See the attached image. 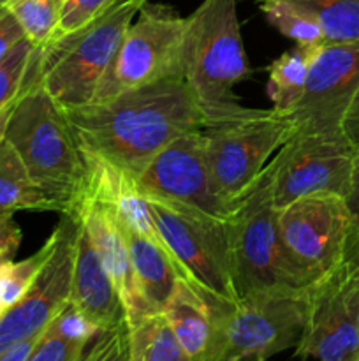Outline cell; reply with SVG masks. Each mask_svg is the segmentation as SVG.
I'll use <instances>...</instances> for the list:
<instances>
[{"mask_svg": "<svg viewBox=\"0 0 359 361\" xmlns=\"http://www.w3.org/2000/svg\"><path fill=\"white\" fill-rule=\"evenodd\" d=\"M63 111L84 157L132 178L169 143L222 118L201 104L182 76Z\"/></svg>", "mask_w": 359, "mask_h": 361, "instance_id": "6da1fadb", "label": "cell"}, {"mask_svg": "<svg viewBox=\"0 0 359 361\" xmlns=\"http://www.w3.org/2000/svg\"><path fill=\"white\" fill-rule=\"evenodd\" d=\"M6 140L55 210L76 214L88 196L90 168L65 111L34 76L14 106Z\"/></svg>", "mask_w": 359, "mask_h": 361, "instance_id": "7a4b0ae2", "label": "cell"}, {"mask_svg": "<svg viewBox=\"0 0 359 361\" xmlns=\"http://www.w3.org/2000/svg\"><path fill=\"white\" fill-rule=\"evenodd\" d=\"M225 235L238 298L252 293H303L312 286L282 242L270 162L253 185L234 201L225 219Z\"/></svg>", "mask_w": 359, "mask_h": 361, "instance_id": "3957f363", "label": "cell"}, {"mask_svg": "<svg viewBox=\"0 0 359 361\" xmlns=\"http://www.w3.org/2000/svg\"><path fill=\"white\" fill-rule=\"evenodd\" d=\"M146 2L115 0L90 23L39 49L34 80L62 109L94 102L127 28Z\"/></svg>", "mask_w": 359, "mask_h": 361, "instance_id": "277c9868", "label": "cell"}, {"mask_svg": "<svg viewBox=\"0 0 359 361\" xmlns=\"http://www.w3.org/2000/svg\"><path fill=\"white\" fill-rule=\"evenodd\" d=\"M248 74L238 0H203L185 18V83L211 115L225 116L243 108L234 88Z\"/></svg>", "mask_w": 359, "mask_h": 361, "instance_id": "5b68a950", "label": "cell"}, {"mask_svg": "<svg viewBox=\"0 0 359 361\" xmlns=\"http://www.w3.org/2000/svg\"><path fill=\"white\" fill-rule=\"evenodd\" d=\"M213 341L204 361H267L298 345L306 291L252 293L210 305Z\"/></svg>", "mask_w": 359, "mask_h": 361, "instance_id": "8992f818", "label": "cell"}, {"mask_svg": "<svg viewBox=\"0 0 359 361\" xmlns=\"http://www.w3.org/2000/svg\"><path fill=\"white\" fill-rule=\"evenodd\" d=\"M146 204L180 282L197 293L208 307L236 302L225 221L165 201L146 200Z\"/></svg>", "mask_w": 359, "mask_h": 361, "instance_id": "52a82bcc", "label": "cell"}, {"mask_svg": "<svg viewBox=\"0 0 359 361\" xmlns=\"http://www.w3.org/2000/svg\"><path fill=\"white\" fill-rule=\"evenodd\" d=\"M292 134L287 116L243 106L201 129L203 152L217 192L234 204Z\"/></svg>", "mask_w": 359, "mask_h": 361, "instance_id": "ba28073f", "label": "cell"}, {"mask_svg": "<svg viewBox=\"0 0 359 361\" xmlns=\"http://www.w3.org/2000/svg\"><path fill=\"white\" fill-rule=\"evenodd\" d=\"M183 39L185 18L162 4H144L127 28L94 102L182 76Z\"/></svg>", "mask_w": 359, "mask_h": 361, "instance_id": "9c48e42d", "label": "cell"}, {"mask_svg": "<svg viewBox=\"0 0 359 361\" xmlns=\"http://www.w3.org/2000/svg\"><path fill=\"white\" fill-rule=\"evenodd\" d=\"M354 157L344 134L292 133L270 162L275 207L308 196L347 197Z\"/></svg>", "mask_w": 359, "mask_h": 361, "instance_id": "30bf717a", "label": "cell"}, {"mask_svg": "<svg viewBox=\"0 0 359 361\" xmlns=\"http://www.w3.org/2000/svg\"><path fill=\"white\" fill-rule=\"evenodd\" d=\"M282 242L303 277L313 284L340 264L354 221L341 196L299 197L277 208Z\"/></svg>", "mask_w": 359, "mask_h": 361, "instance_id": "8fae6325", "label": "cell"}, {"mask_svg": "<svg viewBox=\"0 0 359 361\" xmlns=\"http://www.w3.org/2000/svg\"><path fill=\"white\" fill-rule=\"evenodd\" d=\"M134 185L146 200L165 201L225 221L232 210L217 192L203 152L201 129L183 134L158 152L136 176Z\"/></svg>", "mask_w": 359, "mask_h": 361, "instance_id": "7c38bea8", "label": "cell"}, {"mask_svg": "<svg viewBox=\"0 0 359 361\" xmlns=\"http://www.w3.org/2000/svg\"><path fill=\"white\" fill-rule=\"evenodd\" d=\"M358 88L359 41L313 49L305 90L287 116L292 133L341 134V120Z\"/></svg>", "mask_w": 359, "mask_h": 361, "instance_id": "4fadbf2b", "label": "cell"}, {"mask_svg": "<svg viewBox=\"0 0 359 361\" xmlns=\"http://www.w3.org/2000/svg\"><path fill=\"white\" fill-rule=\"evenodd\" d=\"M60 215V222L53 229L55 247L51 256L27 295L0 317V355L20 342L41 335L56 314L69 303L80 215Z\"/></svg>", "mask_w": 359, "mask_h": 361, "instance_id": "5bb4252c", "label": "cell"}, {"mask_svg": "<svg viewBox=\"0 0 359 361\" xmlns=\"http://www.w3.org/2000/svg\"><path fill=\"white\" fill-rule=\"evenodd\" d=\"M296 358L358 361V303L341 263L306 289V314Z\"/></svg>", "mask_w": 359, "mask_h": 361, "instance_id": "9a60e30c", "label": "cell"}, {"mask_svg": "<svg viewBox=\"0 0 359 361\" xmlns=\"http://www.w3.org/2000/svg\"><path fill=\"white\" fill-rule=\"evenodd\" d=\"M69 303L99 331L109 330L125 319L122 298L81 221L74 247Z\"/></svg>", "mask_w": 359, "mask_h": 361, "instance_id": "2e32d148", "label": "cell"}, {"mask_svg": "<svg viewBox=\"0 0 359 361\" xmlns=\"http://www.w3.org/2000/svg\"><path fill=\"white\" fill-rule=\"evenodd\" d=\"M88 238L94 243L102 264L108 270L120 298L123 310L132 312L137 305L136 284L125 236L120 226L118 215L111 203L97 196H87L76 212Z\"/></svg>", "mask_w": 359, "mask_h": 361, "instance_id": "e0dca14e", "label": "cell"}, {"mask_svg": "<svg viewBox=\"0 0 359 361\" xmlns=\"http://www.w3.org/2000/svg\"><path fill=\"white\" fill-rule=\"evenodd\" d=\"M120 226L129 249L137 295L136 309L127 314L125 319L148 312H162L180 284L175 264L157 235L136 231L122 221Z\"/></svg>", "mask_w": 359, "mask_h": 361, "instance_id": "ac0fdd59", "label": "cell"}, {"mask_svg": "<svg viewBox=\"0 0 359 361\" xmlns=\"http://www.w3.org/2000/svg\"><path fill=\"white\" fill-rule=\"evenodd\" d=\"M162 312L190 360H206L213 341V319L206 302L189 286L180 282Z\"/></svg>", "mask_w": 359, "mask_h": 361, "instance_id": "d6986e66", "label": "cell"}, {"mask_svg": "<svg viewBox=\"0 0 359 361\" xmlns=\"http://www.w3.org/2000/svg\"><path fill=\"white\" fill-rule=\"evenodd\" d=\"M129 361H192L164 312L127 317Z\"/></svg>", "mask_w": 359, "mask_h": 361, "instance_id": "ffe728a7", "label": "cell"}, {"mask_svg": "<svg viewBox=\"0 0 359 361\" xmlns=\"http://www.w3.org/2000/svg\"><path fill=\"white\" fill-rule=\"evenodd\" d=\"M16 212H56L55 204L37 189L9 141L0 145V217Z\"/></svg>", "mask_w": 359, "mask_h": 361, "instance_id": "44dd1931", "label": "cell"}, {"mask_svg": "<svg viewBox=\"0 0 359 361\" xmlns=\"http://www.w3.org/2000/svg\"><path fill=\"white\" fill-rule=\"evenodd\" d=\"M317 49V48H315ZM313 49L299 48L282 53L267 66V95L273 102V109L289 116L301 99L308 76L310 56Z\"/></svg>", "mask_w": 359, "mask_h": 361, "instance_id": "7402d4cb", "label": "cell"}, {"mask_svg": "<svg viewBox=\"0 0 359 361\" xmlns=\"http://www.w3.org/2000/svg\"><path fill=\"white\" fill-rule=\"evenodd\" d=\"M319 23L326 44L359 41V0H291Z\"/></svg>", "mask_w": 359, "mask_h": 361, "instance_id": "603a6c76", "label": "cell"}, {"mask_svg": "<svg viewBox=\"0 0 359 361\" xmlns=\"http://www.w3.org/2000/svg\"><path fill=\"white\" fill-rule=\"evenodd\" d=\"M260 13L280 34L294 41L296 46L315 49L326 44L319 23L303 7L291 0H253Z\"/></svg>", "mask_w": 359, "mask_h": 361, "instance_id": "cb8c5ba5", "label": "cell"}, {"mask_svg": "<svg viewBox=\"0 0 359 361\" xmlns=\"http://www.w3.org/2000/svg\"><path fill=\"white\" fill-rule=\"evenodd\" d=\"M4 7L13 14L25 39L34 48H48L58 37L60 11L56 0H9Z\"/></svg>", "mask_w": 359, "mask_h": 361, "instance_id": "d4e9b609", "label": "cell"}, {"mask_svg": "<svg viewBox=\"0 0 359 361\" xmlns=\"http://www.w3.org/2000/svg\"><path fill=\"white\" fill-rule=\"evenodd\" d=\"M53 247H55V235L51 233L37 252L25 257L23 261H18V263L11 261L7 264L2 277H0V300H2L6 309L20 302L27 295L28 289L34 286L35 279L39 277L46 261L51 256Z\"/></svg>", "mask_w": 359, "mask_h": 361, "instance_id": "484cf974", "label": "cell"}, {"mask_svg": "<svg viewBox=\"0 0 359 361\" xmlns=\"http://www.w3.org/2000/svg\"><path fill=\"white\" fill-rule=\"evenodd\" d=\"M39 49L27 39H21L0 62V106L13 101L32 80L37 66Z\"/></svg>", "mask_w": 359, "mask_h": 361, "instance_id": "4316f807", "label": "cell"}, {"mask_svg": "<svg viewBox=\"0 0 359 361\" xmlns=\"http://www.w3.org/2000/svg\"><path fill=\"white\" fill-rule=\"evenodd\" d=\"M92 341L62 330L53 319L41 334L27 361H77Z\"/></svg>", "mask_w": 359, "mask_h": 361, "instance_id": "83f0119b", "label": "cell"}, {"mask_svg": "<svg viewBox=\"0 0 359 361\" xmlns=\"http://www.w3.org/2000/svg\"><path fill=\"white\" fill-rule=\"evenodd\" d=\"M77 361H129L125 319L109 330L101 331Z\"/></svg>", "mask_w": 359, "mask_h": 361, "instance_id": "f1b7e54d", "label": "cell"}, {"mask_svg": "<svg viewBox=\"0 0 359 361\" xmlns=\"http://www.w3.org/2000/svg\"><path fill=\"white\" fill-rule=\"evenodd\" d=\"M56 2H58L60 11V37L90 23L99 14L104 13L115 0H56Z\"/></svg>", "mask_w": 359, "mask_h": 361, "instance_id": "f546056e", "label": "cell"}, {"mask_svg": "<svg viewBox=\"0 0 359 361\" xmlns=\"http://www.w3.org/2000/svg\"><path fill=\"white\" fill-rule=\"evenodd\" d=\"M341 268L345 271L348 286L354 293L355 303H358V321H359V226H352L347 236L344 256H341Z\"/></svg>", "mask_w": 359, "mask_h": 361, "instance_id": "4dcf8cb0", "label": "cell"}, {"mask_svg": "<svg viewBox=\"0 0 359 361\" xmlns=\"http://www.w3.org/2000/svg\"><path fill=\"white\" fill-rule=\"evenodd\" d=\"M21 229L13 217H0V261H13L21 245Z\"/></svg>", "mask_w": 359, "mask_h": 361, "instance_id": "1f68e13d", "label": "cell"}, {"mask_svg": "<svg viewBox=\"0 0 359 361\" xmlns=\"http://www.w3.org/2000/svg\"><path fill=\"white\" fill-rule=\"evenodd\" d=\"M25 39L23 32H21L20 25L13 18V14L4 7L0 13V62L7 56V53L18 44V42Z\"/></svg>", "mask_w": 359, "mask_h": 361, "instance_id": "d6a6232c", "label": "cell"}, {"mask_svg": "<svg viewBox=\"0 0 359 361\" xmlns=\"http://www.w3.org/2000/svg\"><path fill=\"white\" fill-rule=\"evenodd\" d=\"M341 134H344V137L347 140V143L358 152L359 150V88L354 94V97H352L347 111H345L344 120H341Z\"/></svg>", "mask_w": 359, "mask_h": 361, "instance_id": "836d02e7", "label": "cell"}, {"mask_svg": "<svg viewBox=\"0 0 359 361\" xmlns=\"http://www.w3.org/2000/svg\"><path fill=\"white\" fill-rule=\"evenodd\" d=\"M347 207L352 214V221L354 226H359V150L355 152L354 157V168H352V178H351V189H348Z\"/></svg>", "mask_w": 359, "mask_h": 361, "instance_id": "e575fe53", "label": "cell"}, {"mask_svg": "<svg viewBox=\"0 0 359 361\" xmlns=\"http://www.w3.org/2000/svg\"><path fill=\"white\" fill-rule=\"evenodd\" d=\"M39 337H41V335H37V337L28 338V341H23V342H20V344L13 345V348L7 349L6 353H2V355H0V361H27L28 356H30L32 349H34L35 344H37Z\"/></svg>", "mask_w": 359, "mask_h": 361, "instance_id": "d590c367", "label": "cell"}, {"mask_svg": "<svg viewBox=\"0 0 359 361\" xmlns=\"http://www.w3.org/2000/svg\"><path fill=\"white\" fill-rule=\"evenodd\" d=\"M18 99H20V95H18L16 99H13V101L6 102V104H4V106H0V145H2L4 141H6L7 127H9L11 116H13L14 106H16Z\"/></svg>", "mask_w": 359, "mask_h": 361, "instance_id": "8d00e7d4", "label": "cell"}, {"mask_svg": "<svg viewBox=\"0 0 359 361\" xmlns=\"http://www.w3.org/2000/svg\"><path fill=\"white\" fill-rule=\"evenodd\" d=\"M11 261H0V277H2V274H4V270H6V267L7 264H9Z\"/></svg>", "mask_w": 359, "mask_h": 361, "instance_id": "74e56055", "label": "cell"}, {"mask_svg": "<svg viewBox=\"0 0 359 361\" xmlns=\"http://www.w3.org/2000/svg\"><path fill=\"white\" fill-rule=\"evenodd\" d=\"M7 2H9V0H0V6H6Z\"/></svg>", "mask_w": 359, "mask_h": 361, "instance_id": "f35d334b", "label": "cell"}, {"mask_svg": "<svg viewBox=\"0 0 359 361\" xmlns=\"http://www.w3.org/2000/svg\"><path fill=\"white\" fill-rule=\"evenodd\" d=\"M2 11H4V6H0V13H2Z\"/></svg>", "mask_w": 359, "mask_h": 361, "instance_id": "ab89813d", "label": "cell"}, {"mask_svg": "<svg viewBox=\"0 0 359 361\" xmlns=\"http://www.w3.org/2000/svg\"><path fill=\"white\" fill-rule=\"evenodd\" d=\"M358 361H359V360H358Z\"/></svg>", "mask_w": 359, "mask_h": 361, "instance_id": "60d3db41", "label": "cell"}]
</instances>
